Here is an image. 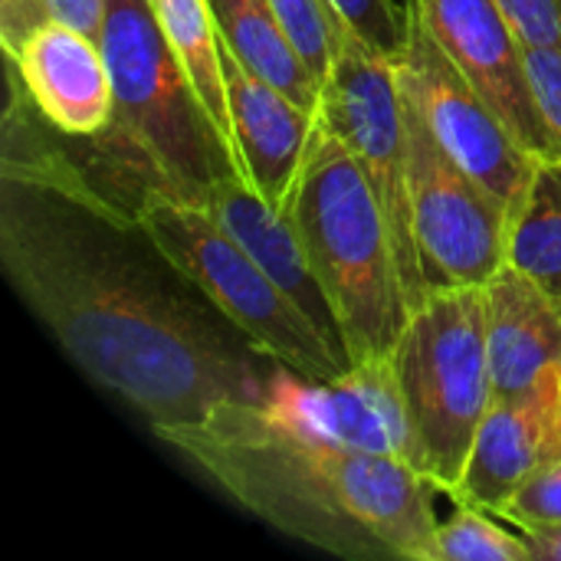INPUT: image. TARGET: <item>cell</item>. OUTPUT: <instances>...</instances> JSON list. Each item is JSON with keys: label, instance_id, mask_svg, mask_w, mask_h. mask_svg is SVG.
Masks as SVG:
<instances>
[{"label": "cell", "instance_id": "cell-1", "mask_svg": "<svg viewBox=\"0 0 561 561\" xmlns=\"http://www.w3.org/2000/svg\"><path fill=\"white\" fill-rule=\"evenodd\" d=\"M3 266L76 368L141 411L154 434L263 391L253 365L184 302L53 217L7 207Z\"/></svg>", "mask_w": 561, "mask_h": 561}, {"label": "cell", "instance_id": "cell-2", "mask_svg": "<svg viewBox=\"0 0 561 561\" xmlns=\"http://www.w3.org/2000/svg\"><path fill=\"white\" fill-rule=\"evenodd\" d=\"M158 437L293 539L345 559L434 561L440 486L408 457L276 434L256 424L243 401Z\"/></svg>", "mask_w": 561, "mask_h": 561}, {"label": "cell", "instance_id": "cell-3", "mask_svg": "<svg viewBox=\"0 0 561 561\" xmlns=\"http://www.w3.org/2000/svg\"><path fill=\"white\" fill-rule=\"evenodd\" d=\"M283 214L302 237L352 365L391 358L411 319V306L401 286L388 217L348 145L319 115Z\"/></svg>", "mask_w": 561, "mask_h": 561}, {"label": "cell", "instance_id": "cell-4", "mask_svg": "<svg viewBox=\"0 0 561 561\" xmlns=\"http://www.w3.org/2000/svg\"><path fill=\"white\" fill-rule=\"evenodd\" d=\"M99 43L115 89L105 131L135 168H145L148 187L204 201L217 181L240 174L151 0H105Z\"/></svg>", "mask_w": 561, "mask_h": 561}, {"label": "cell", "instance_id": "cell-5", "mask_svg": "<svg viewBox=\"0 0 561 561\" xmlns=\"http://www.w3.org/2000/svg\"><path fill=\"white\" fill-rule=\"evenodd\" d=\"M135 224L158 256L197 286L260 355L312 381H329L352 368L207 204L148 187L135 207Z\"/></svg>", "mask_w": 561, "mask_h": 561}, {"label": "cell", "instance_id": "cell-6", "mask_svg": "<svg viewBox=\"0 0 561 561\" xmlns=\"http://www.w3.org/2000/svg\"><path fill=\"white\" fill-rule=\"evenodd\" d=\"M394 371L414 463L454 496L493 404L483 286L431 293L398 339Z\"/></svg>", "mask_w": 561, "mask_h": 561}, {"label": "cell", "instance_id": "cell-7", "mask_svg": "<svg viewBox=\"0 0 561 561\" xmlns=\"http://www.w3.org/2000/svg\"><path fill=\"white\" fill-rule=\"evenodd\" d=\"M316 115L348 145L368 174L394 240V260L411 312L427 299L411 214V154L408 118L394 56L368 46L355 30L335 20V59L322 82Z\"/></svg>", "mask_w": 561, "mask_h": 561}, {"label": "cell", "instance_id": "cell-8", "mask_svg": "<svg viewBox=\"0 0 561 561\" xmlns=\"http://www.w3.org/2000/svg\"><path fill=\"white\" fill-rule=\"evenodd\" d=\"M411 154V214L424 293L486 286L506 266L510 210L434 138L401 92Z\"/></svg>", "mask_w": 561, "mask_h": 561}, {"label": "cell", "instance_id": "cell-9", "mask_svg": "<svg viewBox=\"0 0 561 561\" xmlns=\"http://www.w3.org/2000/svg\"><path fill=\"white\" fill-rule=\"evenodd\" d=\"M394 69L401 92L417 105L444 151L513 210L539 158L519 145L500 112L431 36L417 3L408 7V36Z\"/></svg>", "mask_w": 561, "mask_h": 561}, {"label": "cell", "instance_id": "cell-10", "mask_svg": "<svg viewBox=\"0 0 561 561\" xmlns=\"http://www.w3.org/2000/svg\"><path fill=\"white\" fill-rule=\"evenodd\" d=\"M243 408L256 424L296 440L414 460L394 355L355 362L329 381L302 378L283 365Z\"/></svg>", "mask_w": 561, "mask_h": 561}, {"label": "cell", "instance_id": "cell-11", "mask_svg": "<svg viewBox=\"0 0 561 561\" xmlns=\"http://www.w3.org/2000/svg\"><path fill=\"white\" fill-rule=\"evenodd\" d=\"M431 36L457 69L500 112L519 145L536 158H559L552 131L536 105L523 43L496 0H414Z\"/></svg>", "mask_w": 561, "mask_h": 561}, {"label": "cell", "instance_id": "cell-12", "mask_svg": "<svg viewBox=\"0 0 561 561\" xmlns=\"http://www.w3.org/2000/svg\"><path fill=\"white\" fill-rule=\"evenodd\" d=\"M556 457H561V368L523 394L493 398L454 500L496 513L536 467Z\"/></svg>", "mask_w": 561, "mask_h": 561}, {"label": "cell", "instance_id": "cell-13", "mask_svg": "<svg viewBox=\"0 0 561 561\" xmlns=\"http://www.w3.org/2000/svg\"><path fill=\"white\" fill-rule=\"evenodd\" d=\"M224 79H227V105H230L240 178L270 207L283 210L302 171L316 128V112L302 108L283 89L247 69L227 46H224Z\"/></svg>", "mask_w": 561, "mask_h": 561}, {"label": "cell", "instance_id": "cell-14", "mask_svg": "<svg viewBox=\"0 0 561 561\" xmlns=\"http://www.w3.org/2000/svg\"><path fill=\"white\" fill-rule=\"evenodd\" d=\"M10 62L53 128L95 138L112 125L115 89L99 36L49 20Z\"/></svg>", "mask_w": 561, "mask_h": 561}, {"label": "cell", "instance_id": "cell-15", "mask_svg": "<svg viewBox=\"0 0 561 561\" xmlns=\"http://www.w3.org/2000/svg\"><path fill=\"white\" fill-rule=\"evenodd\" d=\"M201 204H207L210 214L250 250V256L270 273V279L319 329V335L332 345V352L352 365L339 319H335L332 302H329V296H325L316 270H312V260L302 247L296 224L283 210L270 207L240 174L217 181Z\"/></svg>", "mask_w": 561, "mask_h": 561}, {"label": "cell", "instance_id": "cell-16", "mask_svg": "<svg viewBox=\"0 0 561 561\" xmlns=\"http://www.w3.org/2000/svg\"><path fill=\"white\" fill-rule=\"evenodd\" d=\"M493 398H513L561 368V306L510 263L483 286Z\"/></svg>", "mask_w": 561, "mask_h": 561}, {"label": "cell", "instance_id": "cell-17", "mask_svg": "<svg viewBox=\"0 0 561 561\" xmlns=\"http://www.w3.org/2000/svg\"><path fill=\"white\" fill-rule=\"evenodd\" d=\"M224 46L256 76L283 89L293 102L316 112L322 85L293 46L270 0H210Z\"/></svg>", "mask_w": 561, "mask_h": 561}, {"label": "cell", "instance_id": "cell-18", "mask_svg": "<svg viewBox=\"0 0 561 561\" xmlns=\"http://www.w3.org/2000/svg\"><path fill=\"white\" fill-rule=\"evenodd\" d=\"M506 263L561 306V158H539L510 210Z\"/></svg>", "mask_w": 561, "mask_h": 561}, {"label": "cell", "instance_id": "cell-19", "mask_svg": "<svg viewBox=\"0 0 561 561\" xmlns=\"http://www.w3.org/2000/svg\"><path fill=\"white\" fill-rule=\"evenodd\" d=\"M151 3L207 115L214 118V125L220 128L224 141L233 151V125H230V105H227V79H224V39L214 20L210 0H151Z\"/></svg>", "mask_w": 561, "mask_h": 561}, {"label": "cell", "instance_id": "cell-20", "mask_svg": "<svg viewBox=\"0 0 561 561\" xmlns=\"http://www.w3.org/2000/svg\"><path fill=\"white\" fill-rule=\"evenodd\" d=\"M457 506L447 523H437L434 561H536L529 539L500 526L496 513L470 503Z\"/></svg>", "mask_w": 561, "mask_h": 561}, {"label": "cell", "instance_id": "cell-21", "mask_svg": "<svg viewBox=\"0 0 561 561\" xmlns=\"http://www.w3.org/2000/svg\"><path fill=\"white\" fill-rule=\"evenodd\" d=\"M309 72L325 82L335 59V10L329 0H270Z\"/></svg>", "mask_w": 561, "mask_h": 561}, {"label": "cell", "instance_id": "cell-22", "mask_svg": "<svg viewBox=\"0 0 561 561\" xmlns=\"http://www.w3.org/2000/svg\"><path fill=\"white\" fill-rule=\"evenodd\" d=\"M506 523H513L519 533L526 529H546L561 523V457L536 467L519 490L496 510Z\"/></svg>", "mask_w": 561, "mask_h": 561}, {"label": "cell", "instance_id": "cell-23", "mask_svg": "<svg viewBox=\"0 0 561 561\" xmlns=\"http://www.w3.org/2000/svg\"><path fill=\"white\" fill-rule=\"evenodd\" d=\"M329 7L368 46L388 56L401 53L408 36V13H401L394 0H329Z\"/></svg>", "mask_w": 561, "mask_h": 561}, {"label": "cell", "instance_id": "cell-24", "mask_svg": "<svg viewBox=\"0 0 561 561\" xmlns=\"http://www.w3.org/2000/svg\"><path fill=\"white\" fill-rule=\"evenodd\" d=\"M529 85L536 105L552 131L556 151L561 158V49L559 46H523Z\"/></svg>", "mask_w": 561, "mask_h": 561}, {"label": "cell", "instance_id": "cell-25", "mask_svg": "<svg viewBox=\"0 0 561 561\" xmlns=\"http://www.w3.org/2000/svg\"><path fill=\"white\" fill-rule=\"evenodd\" d=\"M523 46H559L561 0H496Z\"/></svg>", "mask_w": 561, "mask_h": 561}, {"label": "cell", "instance_id": "cell-26", "mask_svg": "<svg viewBox=\"0 0 561 561\" xmlns=\"http://www.w3.org/2000/svg\"><path fill=\"white\" fill-rule=\"evenodd\" d=\"M49 20L53 16L46 0H0V39L7 56L13 59L23 49V43Z\"/></svg>", "mask_w": 561, "mask_h": 561}, {"label": "cell", "instance_id": "cell-27", "mask_svg": "<svg viewBox=\"0 0 561 561\" xmlns=\"http://www.w3.org/2000/svg\"><path fill=\"white\" fill-rule=\"evenodd\" d=\"M49 3V16L76 26L89 36H99L102 30V16H105V0H46Z\"/></svg>", "mask_w": 561, "mask_h": 561}, {"label": "cell", "instance_id": "cell-28", "mask_svg": "<svg viewBox=\"0 0 561 561\" xmlns=\"http://www.w3.org/2000/svg\"><path fill=\"white\" fill-rule=\"evenodd\" d=\"M523 536L529 539L536 561H561V523L546 529H526Z\"/></svg>", "mask_w": 561, "mask_h": 561}]
</instances>
